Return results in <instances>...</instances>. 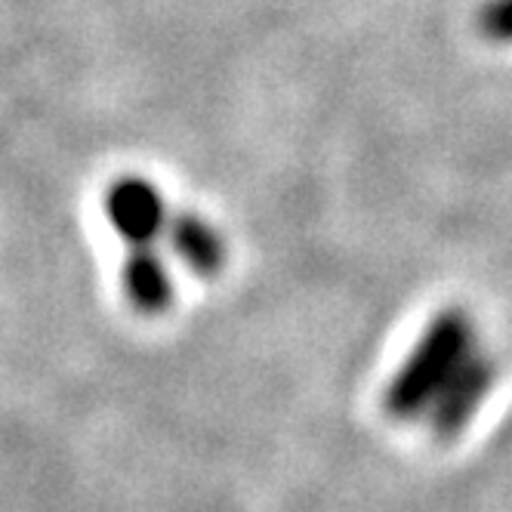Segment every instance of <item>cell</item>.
Masks as SVG:
<instances>
[{
	"instance_id": "1",
	"label": "cell",
	"mask_w": 512,
	"mask_h": 512,
	"mask_svg": "<svg viewBox=\"0 0 512 512\" xmlns=\"http://www.w3.org/2000/svg\"><path fill=\"white\" fill-rule=\"evenodd\" d=\"M469 352L472 324L463 312L448 309L432 318L386 389V411L392 417H417L432 408L435 395L451 383Z\"/></svg>"
},
{
	"instance_id": "2",
	"label": "cell",
	"mask_w": 512,
	"mask_h": 512,
	"mask_svg": "<svg viewBox=\"0 0 512 512\" xmlns=\"http://www.w3.org/2000/svg\"><path fill=\"white\" fill-rule=\"evenodd\" d=\"M105 213H108V223L115 226V232L136 244H149L155 235L164 232L167 226V207L164 198L158 195V189L152 182L127 176L118 179L112 189L105 195Z\"/></svg>"
},
{
	"instance_id": "3",
	"label": "cell",
	"mask_w": 512,
	"mask_h": 512,
	"mask_svg": "<svg viewBox=\"0 0 512 512\" xmlns=\"http://www.w3.org/2000/svg\"><path fill=\"white\" fill-rule=\"evenodd\" d=\"M491 383H494V364L472 349L469 358L460 364V371L451 377V383L435 395L429 411L432 429L438 435H454L457 429H463L472 420V414L479 411Z\"/></svg>"
},
{
	"instance_id": "4",
	"label": "cell",
	"mask_w": 512,
	"mask_h": 512,
	"mask_svg": "<svg viewBox=\"0 0 512 512\" xmlns=\"http://www.w3.org/2000/svg\"><path fill=\"white\" fill-rule=\"evenodd\" d=\"M124 294L142 315H161L173 300V281L167 272V263L149 244H136L121 272Z\"/></svg>"
},
{
	"instance_id": "5",
	"label": "cell",
	"mask_w": 512,
	"mask_h": 512,
	"mask_svg": "<svg viewBox=\"0 0 512 512\" xmlns=\"http://www.w3.org/2000/svg\"><path fill=\"white\" fill-rule=\"evenodd\" d=\"M167 235H170V247L186 263L192 272L198 275H216L226 263V241L219 235L207 219L195 216V213H179V216H167Z\"/></svg>"
},
{
	"instance_id": "6",
	"label": "cell",
	"mask_w": 512,
	"mask_h": 512,
	"mask_svg": "<svg viewBox=\"0 0 512 512\" xmlns=\"http://www.w3.org/2000/svg\"><path fill=\"white\" fill-rule=\"evenodd\" d=\"M479 28L491 41L509 44L512 41V0H491L479 16Z\"/></svg>"
}]
</instances>
